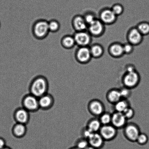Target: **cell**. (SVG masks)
<instances>
[{
	"label": "cell",
	"instance_id": "484cf974",
	"mask_svg": "<svg viewBox=\"0 0 149 149\" xmlns=\"http://www.w3.org/2000/svg\"><path fill=\"white\" fill-rule=\"evenodd\" d=\"M98 118L102 125H110L111 122L112 113L105 111Z\"/></svg>",
	"mask_w": 149,
	"mask_h": 149
},
{
	"label": "cell",
	"instance_id": "5b68a950",
	"mask_svg": "<svg viewBox=\"0 0 149 149\" xmlns=\"http://www.w3.org/2000/svg\"><path fill=\"white\" fill-rule=\"evenodd\" d=\"M22 107L29 112H37L39 108L38 98L30 94L26 95L22 101Z\"/></svg>",
	"mask_w": 149,
	"mask_h": 149
},
{
	"label": "cell",
	"instance_id": "e0dca14e",
	"mask_svg": "<svg viewBox=\"0 0 149 149\" xmlns=\"http://www.w3.org/2000/svg\"><path fill=\"white\" fill-rule=\"evenodd\" d=\"M38 100L39 108L43 110H49L54 104L53 96L49 93L38 98Z\"/></svg>",
	"mask_w": 149,
	"mask_h": 149
},
{
	"label": "cell",
	"instance_id": "4dcf8cb0",
	"mask_svg": "<svg viewBox=\"0 0 149 149\" xmlns=\"http://www.w3.org/2000/svg\"><path fill=\"white\" fill-rule=\"evenodd\" d=\"M89 146L88 140L81 137L76 141V147L79 149H85Z\"/></svg>",
	"mask_w": 149,
	"mask_h": 149
},
{
	"label": "cell",
	"instance_id": "d4e9b609",
	"mask_svg": "<svg viewBox=\"0 0 149 149\" xmlns=\"http://www.w3.org/2000/svg\"><path fill=\"white\" fill-rule=\"evenodd\" d=\"M140 33L144 36L149 35V22L146 21H141L136 26Z\"/></svg>",
	"mask_w": 149,
	"mask_h": 149
},
{
	"label": "cell",
	"instance_id": "f35d334b",
	"mask_svg": "<svg viewBox=\"0 0 149 149\" xmlns=\"http://www.w3.org/2000/svg\"><path fill=\"white\" fill-rule=\"evenodd\" d=\"M10 149V148H7V147H4V148H3L2 149Z\"/></svg>",
	"mask_w": 149,
	"mask_h": 149
},
{
	"label": "cell",
	"instance_id": "8d00e7d4",
	"mask_svg": "<svg viewBox=\"0 0 149 149\" xmlns=\"http://www.w3.org/2000/svg\"><path fill=\"white\" fill-rule=\"evenodd\" d=\"M5 141L2 138H0V149L5 147Z\"/></svg>",
	"mask_w": 149,
	"mask_h": 149
},
{
	"label": "cell",
	"instance_id": "cb8c5ba5",
	"mask_svg": "<svg viewBox=\"0 0 149 149\" xmlns=\"http://www.w3.org/2000/svg\"><path fill=\"white\" fill-rule=\"evenodd\" d=\"M113 106L114 111L123 113L127 108L131 106V104L128 99H122Z\"/></svg>",
	"mask_w": 149,
	"mask_h": 149
},
{
	"label": "cell",
	"instance_id": "74e56055",
	"mask_svg": "<svg viewBox=\"0 0 149 149\" xmlns=\"http://www.w3.org/2000/svg\"><path fill=\"white\" fill-rule=\"evenodd\" d=\"M85 149H96L93 148V147H92L91 146H89L87 147V148H86Z\"/></svg>",
	"mask_w": 149,
	"mask_h": 149
},
{
	"label": "cell",
	"instance_id": "8992f818",
	"mask_svg": "<svg viewBox=\"0 0 149 149\" xmlns=\"http://www.w3.org/2000/svg\"><path fill=\"white\" fill-rule=\"evenodd\" d=\"M117 18L111 8L106 7L100 10L98 18L105 25H111L116 23Z\"/></svg>",
	"mask_w": 149,
	"mask_h": 149
},
{
	"label": "cell",
	"instance_id": "d6a6232c",
	"mask_svg": "<svg viewBox=\"0 0 149 149\" xmlns=\"http://www.w3.org/2000/svg\"><path fill=\"white\" fill-rule=\"evenodd\" d=\"M123 113L128 120L132 119L135 116V111L131 106H130L127 108Z\"/></svg>",
	"mask_w": 149,
	"mask_h": 149
},
{
	"label": "cell",
	"instance_id": "4fadbf2b",
	"mask_svg": "<svg viewBox=\"0 0 149 149\" xmlns=\"http://www.w3.org/2000/svg\"><path fill=\"white\" fill-rule=\"evenodd\" d=\"M30 112L23 107L17 108L13 114L16 123L24 124L27 125L30 120Z\"/></svg>",
	"mask_w": 149,
	"mask_h": 149
},
{
	"label": "cell",
	"instance_id": "1f68e13d",
	"mask_svg": "<svg viewBox=\"0 0 149 149\" xmlns=\"http://www.w3.org/2000/svg\"><path fill=\"white\" fill-rule=\"evenodd\" d=\"M149 141V138L147 134L141 132L137 138L136 142L140 145L143 146L147 143Z\"/></svg>",
	"mask_w": 149,
	"mask_h": 149
},
{
	"label": "cell",
	"instance_id": "f546056e",
	"mask_svg": "<svg viewBox=\"0 0 149 149\" xmlns=\"http://www.w3.org/2000/svg\"><path fill=\"white\" fill-rule=\"evenodd\" d=\"M119 89L122 99H128L131 97L132 94V90L123 86Z\"/></svg>",
	"mask_w": 149,
	"mask_h": 149
},
{
	"label": "cell",
	"instance_id": "9c48e42d",
	"mask_svg": "<svg viewBox=\"0 0 149 149\" xmlns=\"http://www.w3.org/2000/svg\"><path fill=\"white\" fill-rule=\"evenodd\" d=\"M98 18L96 19L93 22L88 26L87 31L92 37L99 38L104 34L106 27Z\"/></svg>",
	"mask_w": 149,
	"mask_h": 149
},
{
	"label": "cell",
	"instance_id": "9a60e30c",
	"mask_svg": "<svg viewBox=\"0 0 149 149\" xmlns=\"http://www.w3.org/2000/svg\"><path fill=\"white\" fill-rule=\"evenodd\" d=\"M108 52L110 56L115 58H122L125 55L123 49V44L119 42H114L109 45Z\"/></svg>",
	"mask_w": 149,
	"mask_h": 149
},
{
	"label": "cell",
	"instance_id": "d590c367",
	"mask_svg": "<svg viewBox=\"0 0 149 149\" xmlns=\"http://www.w3.org/2000/svg\"><path fill=\"white\" fill-rule=\"evenodd\" d=\"M136 70V68L133 64H128L125 66V72H132Z\"/></svg>",
	"mask_w": 149,
	"mask_h": 149
},
{
	"label": "cell",
	"instance_id": "ffe728a7",
	"mask_svg": "<svg viewBox=\"0 0 149 149\" xmlns=\"http://www.w3.org/2000/svg\"><path fill=\"white\" fill-rule=\"evenodd\" d=\"M12 132L14 137L17 138H21L24 137L27 132L26 125L16 123L13 126Z\"/></svg>",
	"mask_w": 149,
	"mask_h": 149
},
{
	"label": "cell",
	"instance_id": "52a82bcc",
	"mask_svg": "<svg viewBox=\"0 0 149 149\" xmlns=\"http://www.w3.org/2000/svg\"><path fill=\"white\" fill-rule=\"evenodd\" d=\"M74 57L79 63L83 65L89 63L93 58L89 46L78 47L74 53Z\"/></svg>",
	"mask_w": 149,
	"mask_h": 149
},
{
	"label": "cell",
	"instance_id": "3957f363",
	"mask_svg": "<svg viewBox=\"0 0 149 149\" xmlns=\"http://www.w3.org/2000/svg\"><path fill=\"white\" fill-rule=\"evenodd\" d=\"M49 33L48 21L39 19L35 22L32 27L33 36L39 40H42L47 37Z\"/></svg>",
	"mask_w": 149,
	"mask_h": 149
},
{
	"label": "cell",
	"instance_id": "44dd1931",
	"mask_svg": "<svg viewBox=\"0 0 149 149\" xmlns=\"http://www.w3.org/2000/svg\"><path fill=\"white\" fill-rule=\"evenodd\" d=\"M89 47L92 58L99 59L103 56L104 52V48L100 44H93L91 45Z\"/></svg>",
	"mask_w": 149,
	"mask_h": 149
},
{
	"label": "cell",
	"instance_id": "2e32d148",
	"mask_svg": "<svg viewBox=\"0 0 149 149\" xmlns=\"http://www.w3.org/2000/svg\"><path fill=\"white\" fill-rule=\"evenodd\" d=\"M72 27L75 32L87 31L88 26L83 15H77L73 17L71 22Z\"/></svg>",
	"mask_w": 149,
	"mask_h": 149
},
{
	"label": "cell",
	"instance_id": "30bf717a",
	"mask_svg": "<svg viewBox=\"0 0 149 149\" xmlns=\"http://www.w3.org/2000/svg\"><path fill=\"white\" fill-rule=\"evenodd\" d=\"M73 36L78 47H88L91 44L93 37L87 31L75 32Z\"/></svg>",
	"mask_w": 149,
	"mask_h": 149
},
{
	"label": "cell",
	"instance_id": "7c38bea8",
	"mask_svg": "<svg viewBox=\"0 0 149 149\" xmlns=\"http://www.w3.org/2000/svg\"><path fill=\"white\" fill-rule=\"evenodd\" d=\"M118 130L111 124L102 125L99 133L106 141H111L115 139L118 135Z\"/></svg>",
	"mask_w": 149,
	"mask_h": 149
},
{
	"label": "cell",
	"instance_id": "ac0fdd59",
	"mask_svg": "<svg viewBox=\"0 0 149 149\" xmlns=\"http://www.w3.org/2000/svg\"><path fill=\"white\" fill-rule=\"evenodd\" d=\"M89 146L96 149H100L104 146L105 141L99 132L93 133L88 139Z\"/></svg>",
	"mask_w": 149,
	"mask_h": 149
},
{
	"label": "cell",
	"instance_id": "ba28073f",
	"mask_svg": "<svg viewBox=\"0 0 149 149\" xmlns=\"http://www.w3.org/2000/svg\"><path fill=\"white\" fill-rule=\"evenodd\" d=\"M87 109L89 113L95 117L98 118L106 111V108L103 102L98 99H93L88 102Z\"/></svg>",
	"mask_w": 149,
	"mask_h": 149
},
{
	"label": "cell",
	"instance_id": "4316f807",
	"mask_svg": "<svg viewBox=\"0 0 149 149\" xmlns=\"http://www.w3.org/2000/svg\"><path fill=\"white\" fill-rule=\"evenodd\" d=\"M49 32L55 33L59 31L61 27L60 23L58 20L52 19L48 21Z\"/></svg>",
	"mask_w": 149,
	"mask_h": 149
},
{
	"label": "cell",
	"instance_id": "8fae6325",
	"mask_svg": "<svg viewBox=\"0 0 149 149\" xmlns=\"http://www.w3.org/2000/svg\"><path fill=\"white\" fill-rule=\"evenodd\" d=\"M127 40L134 46H139L143 41L144 36L135 27L130 28L127 33Z\"/></svg>",
	"mask_w": 149,
	"mask_h": 149
},
{
	"label": "cell",
	"instance_id": "277c9868",
	"mask_svg": "<svg viewBox=\"0 0 149 149\" xmlns=\"http://www.w3.org/2000/svg\"><path fill=\"white\" fill-rule=\"evenodd\" d=\"M123 130L124 136L128 141L132 142H136L138 136L141 132L139 126L134 122H128Z\"/></svg>",
	"mask_w": 149,
	"mask_h": 149
},
{
	"label": "cell",
	"instance_id": "e575fe53",
	"mask_svg": "<svg viewBox=\"0 0 149 149\" xmlns=\"http://www.w3.org/2000/svg\"><path fill=\"white\" fill-rule=\"evenodd\" d=\"M93 133L86 127L83 128L81 131V137L88 139Z\"/></svg>",
	"mask_w": 149,
	"mask_h": 149
},
{
	"label": "cell",
	"instance_id": "d6986e66",
	"mask_svg": "<svg viewBox=\"0 0 149 149\" xmlns=\"http://www.w3.org/2000/svg\"><path fill=\"white\" fill-rule=\"evenodd\" d=\"M106 99L107 102L111 104L114 105L122 99L119 89L112 88L107 92Z\"/></svg>",
	"mask_w": 149,
	"mask_h": 149
},
{
	"label": "cell",
	"instance_id": "f1b7e54d",
	"mask_svg": "<svg viewBox=\"0 0 149 149\" xmlns=\"http://www.w3.org/2000/svg\"><path fill=\"white\" fill-rule=\"evenodd\" d=\"M111 9L117 17L122 15L124 11V7L122 4L120 3L114 4L111 7Z\"/></svg>",
	"mask_w": 149,
	"mask_h": 149
},
{
	"label": "cell",
	"instance_id": "7402d4cb",
	"mask_svg": "<svg viewBox=\"0 0 149 149\" xmlns=\"http://www.w3.org/2000/svg\"><path fill=\"white\" fill-rule=\"evenodd\" d=\"M102 126L101 123L97 117L89 119L86 124V127L92 132H98Z\"/></svg>",
	"mask_w": 149,
	"mask_h": 149
},
{
	"label": "cell",
	"instance_id": "ab89813d",
	"mask_svg": "<svg viewBox=\"0 0 149 149\" xmlns=\"http://www.w3.org/2000/svg\"><path fill=\"white\" fill-rule=\"evenodd\" d=\"M71 149H79V148H77V147H74V148H71Z\"/></svg>",
	"mask_w": 149,
	"mask_h": 149
},
{
	"label": "cell",
	"instance_id": "836d02e7",
	"mask_svg": "<svg viewBox=\"0 0 149 149\" xmlns=\"http://www.w3.org/2000/svg\"><path fill=\"white\" fill-rule=\"evenodd\" d=\"M123 49L125 54L130 55L133 53L134 50V46L127 42L123 44Z\"/></svg>",
	"mask_w": 149,
	"mask_h": 149
},
{
	"label": "cell",
	"instance_id": "5bb4252c",
	"mask_svg": "<svg viewBox=\"0 0 149 149\" xmlns=\"http://www.w3.org/2000/svg\"><path fill=\"white\" fill-rule=\"evenodd\" d=\"M128 120L122 112L114 111L112 113L111 124L117 129H123L125 127Z\"/></svg>",
	"mask_w": 149,
	"mask_h": 149
},
{
	"label": "cell",
	"instance_id": "83f0119b",
	"mask_svg": "<svg viewBox=\"0 0 149 149\" xmlns=\"http://www.w3.org/2000/svg\"><path fill=\"white\" fill-rule=\"evenodd\" d=\"M83 16L88 26L91 24L98 18L96 17L95 14L91 11L86 12Z\"/></svg>",
	"mask_w": 149,
	"mask_h": 149
},
{
	"label": "cell",
	"instance_id": "6da1fadb",
	"mask_svg": "<svg viewBox=\"0 0 149 149\" xmlns=\"http://www.w3.org/2000/svg\"><path fill=\"white\" fill-rule=\"evenodd\" d=\"M49 83L44 76H38L33 79L29 87L30 94L38 98L48 93Z\"/></svg>",
	"mask_w": 149,
	"mask_h": 149
},
{
	"label": "cell",
	"instance_id": "7a4b0ae2",
	"mask_svg": "<svg viewBox=\"0 0 149 149\" xmlns=\"http://www.w3.org/2000/svg\"><path fill=\"white\" fill-rule=\"evenodd\" d=\"M141 79V74L136 70L125 72L122 76L121 81L123 86L132 90L139 85Z\"/></svg>",
	"mask_w": 149,
	"mask_h": 149
},
{
	"label": "cell",
	"instance_id": "603a6c76",
	"mask_svg": "<svg viewBox=\"0 0 149 149\" xmlns=\"http://www.w3.org/2000/svg\"><path fill=\"white\" fill-rule=\"evenodd\" d=\"M61 44L65 49H72L76 45L73 36L68 35L63 36L61 39Z\"/></svg>",
	"mask_w": 149,
	"mask_h": 149
}]
</instances>
